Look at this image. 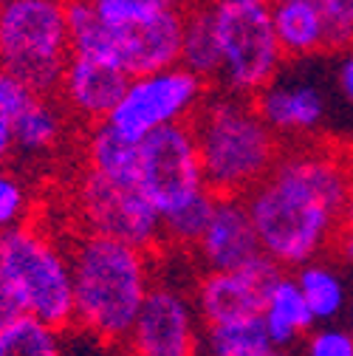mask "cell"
<instances>
[{"label": "cell", "mask_w": 353, "mask_h": 356, "mask_svg": "<svg viewBox=\"0 0 353 356\" xmlns=\"http://www.w3.org/2000/svg\"><path fill=\"white\" fill-rule=\"evenodd\" d=\"M350 184V153L283 145L272 172L243 195L263 254L280 269L317 260L342 232Z\"/></svg>", "instance_id": "6da1fadb"}, {"label": "cell", "mask_w": 353, "mask_h": 356, "mask_svg": "<svg viewBox=\"0 0 353 356\" xmlns=\"http://www.w3.org/2000/svg\"><path fill=\"white\" fill-rule=\"evenodd\" d=\"M68 254L74 275V328L122 348L156 283L158 252L99 232H79Z\"/></svg>", "instance_id": "7a4b0ae2"}, {"label": "cell", "mask_w": 353, "mask_h": 356, "mask_svg": "<svg viewBox=\"0 0 353 356\" xmlns=\"http://www.w3.org/2000/svg\"><path fill=\"white\" fill-rule=\"evenodd\" d=\"M190 124L215 195H246L283 153V139L263 122L249 97L217 91L204 99Z\"/></svg>", "instance_id": "3957f363"}, {"label": "cell", "mask_w": 353, "mask_h": 356, "mask_svg": "<svg viewBox=\"0 0 353 356\" xmlns=\"http://www.w3.org/2000/svg\"><path fill=\"white\" fill-rule=\"evenodd\" d=\"M0 277L20 308L57 328H74L71 254L51 229L37 220L0 232Z\"/></svg>", "instance_id": "277c9868"}, {"label": "cell", "mask_w": 353, "mask_h": 356, "mask_svg": "<svg viewBox=\"0 0 353 356\" xmlns=\"http://www.w3.org/2000/svg\"><path fill=\"white\" fill-rule=\"evenodd\" d=\"M68 60V0L0 3V71L37 94H54Z\"/></svg>", "instance_id": "5b68a950"}, {"label": "cell", "mask_w": 353, "mask_h": 356, "mask_svg": "<svg viewBox=\"0 0 353 356\" xmlns=\"http://www.w3.org/2000/svg\"><path fill=\"white\" fill-rule=\"evenodd\" d=\"M220 68L215 85L227 94L254 97L280 76L283 49L277 42L269 3L263 6H215Z\"/></svg>", "instance_id": "8992f818"}, {"label": "cell", "mask_w": 353, "mask_h": 356, "mask_svg": "<svg viewBox=\"0 0 353 356\" xmlns=\"http://www.w3.org/2000/svg\"><path fill=\"white\" fill-rule=\"evenodd\" d=\"M206 97L209 82L175 63L170 68L130 76L105 122L124 139L142 142L158 127L192 122Z\"/></svg>", "instance_id": "52a82bcc"}, {"label": "cell", "mask_w": 353, "mask_h": 356, "mask_svg": "<svg viewBox=\"0 0 353 356\" xmlns=\"http://www.w3.org/2000/svg\"><path fill=\"white\" fill-rule=\"evenodd\" d=\"M71 204L82 232H99L127 243L158 252L161 241V215L142 195L136 181L110 178L91 167H82L74 181Z\"/></svg>", "instance_id": "ba28073f"}, {"label": "cell", "mask_w": 353, "mask_h": 356, "mask_svg": "<svg viewBox=\"0 0 353 356\" xmlns=\"http://www.w3.org/2000/svg\"><path fill=\"white\" fill-rule=\"evenodd\" d=\"M133 181L161 218L209 193L190 122L158 127L139 142Z\"/></svg>", "instance_id": "9c48e42d"}, {"label": "cell", "mask_w": 353, "mask_h": 356, "mask_svg": "<svg viewBox=\"0 0 353 356\" xmlns=\"http://www.w3.org/2000/svg\"><path fill=\"white\" fill-rule=\"evenodd\" d=\"M201 314L192 300V280L158 275L130 328L124 356H201Z\"/></svg>", "instance_id": "30bf717a"}, {"label": "cell", "mask_w": 353, "mask_h": 356, "mask_svg": "<svg viewBox=\"0 0 353 356\" xmlns=\"http://www.w3.org/2000/svg\"><path fill=\"white\" fill-rule=\"evenodd\" d=\"M181 31H184V6L161 9L124 23L108 20L105 63L119 65L127 76L170 68L179 63L181 54Z\"/></svg>", "instance_id": "8fae6325"}, {"label": "cell", "mask_w": 353, "mask_h": 356, "mask_svg": "<svg viewBox=\"0 0 353 356\" xmlns=\"http://www.w3.org/2000/svg\"><path fill=\"white\" fill-rule=\"evenodd\" d=\"M280 266L260 254L235 269H201L192 280V300L201 323H227L243 317H260L269 283L277 277Z\"/></svg>", "instance_id": "7c38bea8"}, {"label": "cell", "mask_w": 353, "mask_h": 356, "mask_svg": "<svg viewBox=\"0 0 353 356\" xmlns=\"http://www.w3.org/2000/svg\"><path fill=\"white\" fill-rule=\"evenodd\" d=\"M198 269H235L263 254L243 195H217L201 238L192 246Z\"/></svg>", "instance_id": "4fadbf2b"}, {"label": "cell", "mask_w": 353, "mask_h": 356, "mask_svg": "<svg viewBox=\"0 0 353 356\" xmlns=\"http://www.w3.org/2000/svg\"><path fill=\"white\" fill-rule=\"evenodd\" d=\"M127 79L130 76L113 63L71 54L54 94L76 124L91 127L108 119V113L113 111V105L124 91Z\"/></svg>", "instance_id": "5bb4252c"}, {"label": "cell", "mask_w": 353, "mask_h": 356, "mask_svg": "<svg viewBox=\"0 0 353 356\" xmlns=\"http://www.w3.org/2000/svg\"><path fill=\"white\" fill-rule=\"evenodd\" d=\"M257 113L263 116L283 142L308 139L322 127L328 113V99L314 82L302 79H272L260 94L252 97Z\"/></svg>", "instance_id": "9a60e30c"}, {"label": "cell", "mask_w": 353, "mask_h": 356, "mask_svg": "<svg viewBox=\"0 0 353 356\" xmlns=\"http://www.w3.org/2000/svg\"><path fill=\"white\" fill-rule=\"evenodd\" d=\"M74 119L57 94H31L15 116V156L26 161H46L68 142Z\"/></svg>", "instance_id": "2e32d148"}, {"label": "cell", "mask_w": 353, "mask_h": 356, "mask_svg": "<svg viewBox=\"0 0 353 356\" xmlns=\"http://www.w3.org/2000/svg\"><path fill=\"white\" fill-rule=\"evenodd\" d=\"M269 15L286 60L328 51V20L320 0H269Z\"/></svg>", "instance_id": "e0dca14e"}, {"label": "cell", "mask_w": 353, "mask_h": 356, "mask_svg": "<svg viewBox=\"0 0 353 356\" xmlns=\"http://www.w3.org/2000/svg\"><path fill=\"white\" fill-rule=\"evenodd\" d=\"M260 320L266 325V334L274 348H291L297 345L308 331L317 325L311 308H308L297 277L277 272V277L266 289V300H263Z\"/></svg>", "instance_id": "ac0fdd59"}, {"label": "cell", "mask_w": 353, "mask_h": 356, "mask_svg": "<svg viewBox=\"0 0 353 356\" xmlns=\"http://www.w3.org/2000/svg\"><path fill=\"white\" fill-rule=\"evenodd\" d=\"M179 63L198 74L206 82H215L220 68V40L215 6L204 0H190L184 6V31H181V54Z\"/></svg>", "instance_id": "d6986e66"}, {"label": "cell", "mask_w": 353, "mask_h": 356, "mask_svg": "<svg viewBox=\"0 0 353 356\" xmlns=\"http://www.w3.org/2000/svg\"><path fill=\"white\" fill-rule=\"evenodd\" d=\"M136 150H139V142L124 139L122 133H116L108 122L85 127L82 161H85V167H91V170H97L102 175L127 178V181H133Z\"/></svg>", "instance_id": "ffe728a7"}, {"label": "cell", "mask_w": 353, "mask_h": 356, "mask_svg": "<svg viewBox=\"0 0 353 356\" xmlns=\"http://www.w3.org/2000/svg\"><path fill=\"white\" fill-rule=\"evenodd\" d=\"M272 348L260 317L209 323L201 331V356H266Z\"/></svg>", "instance_id": "44dd1931"}, {"label": "cell", "mask_w": 353, "mask_h": 356, "mask_svg": "<svg viewBox=\"0 0 353 356\" xmlns=\"http://www.w3.org/2000/svg\"><path fill=\"white\" fill-rule=\"evenodd\" d=\"M0 356H65V328L23 311L0 328Z\"/></svg>", "instance_id": "7402d4cb"}, {"label": "cell", "mask_w": 353, "mask_h": 356, "mask_svg": "<svg viewBox=\"0 0 353 356\" xmlns=\"http://www.w3.org/2000/svg\"><path fill=\"white\" fill-rule=\"evenodd\" d=\"M297 286L317 323H334L345 311V286L331 266L320 260L302 263L297 272Z\"/></svg>", "instance_id": "603a6c76"}, {"label": "cell", "mask_w": 353, "mask_h": 356, "mask_svg": "<svg viewBox=\"0 0 353 356\" xmlns=\"http://www.w3.org/2000/svg\"><path fill=\"white\" fill-rule=\"evenodd\" d=\"M215 198L217 195L209 190V193L198 195L195 201L184 204L181 209L164 215L161 218V241H164V246L172 249V252H187L190 254L192 246H195V241L201 238V232L206 227L209 215H212Z\"/></svg>", "instance_id": "cb8c5ba5"}, {"label": "cell", "mask_w": 353, "mask_h": 356, "mask_svg": "<svg viewBox=\"0 0 353 356\" xmlns=\"http://www.w3.org/2000/svg\"><path fill=\"white\" fill-rule=\"evenodd\" d=\"M34 190L31 181L15 167L0 164V232H9L34 218Z\"/></svg>", "instance_id": "d4e9b609"}, {"label": "cell", "mask_w": 353, "mask_h": 356, "mask_svg": "<svg viewBox=\"0 0 353 356\" xmlns=\"http://www.w3.org/2000/svg\"><path fill=\"white\" fill-rule=\"evenodd\" d=\"M34 91L17 76L0 71V164L15 159V116Z\"/></svg>", "instance_id": "484cf974"}, {"label": "cell", "mask_w": 353, "mask_h": 356, "mask_svg": "<svg viewBox=\"0 0 353 356\" xmlns=\"http://www.w3.org/2000/svg\"><path fill=\"white\" fill-rule=\"evenodd\" d=\"M299 356H353V334L350 328H339L331 323L314 325L302 337Z\"/></svg>", "instance_id": "4316f807"}, {"label": "cell", "mask_w": 353, "mask_h": 356, "mask_svg": "<svg viewBox=\"0 0 353 356\" xmlns=\"http://www.w3.org/2000/svg\"><path fill=\"white\" fill-rule=\"evenodd\" d=\"M85 3H91L110 23H124V20L145 17V15H153L161 9L187 6V0H85Z\"/></svg>", "instance_id": "83f0119b"}, {"label": "cell", "mask_w": 353, "mask_h": 356, "mask_svg": "<svg viewBox=\"0 0 353 356\" xmlns=\"http://www.w3.org/2000/svg\"><path fill=\"white\" fill-rule=\"evenodd\" d=\"M328 20V51L353 46V0H320Z\"/></svg>", "instance_id": "f1b7e54d"}, {"label": "cell", "mask_w": 353, "mask_h": 356, "mask_svg": "<svg viewBox=\"0 0 353 356\" xmlns=\"http://www.w3.org/2000/svg\"><path fill=\"white\" fill-rule=\"evenodd\" d=\"M336 85L339 94L353 105V46L339 51V63H336Z\"/></svg>", "instance_id": "f546056e"}, {"label": "cell", "mask_w": 353, "mask_h": 356, "mask_svg": "<svg viewBox=\"0 0 353 356\" xmlns=\"http://www.w3.org/2000/svg\"><path fill=\"white\" fill-rule=\"evenodd\" d=\"M17 314H23V308H20L15 291L6 286L3 277H0V328H3L6 323H12Z\"/></svg>", "instance_id": "4dcf8cb0"}, {"label": "cell", "mask_w": 353, "mask_h": 356, "mask_svg": "<svg viewBox=\"0 0 353 356\" xmlns=\"http://www.w3.org/2000/svg\"><path fill=\"white\" fill-rule=\"evenodd\" d=\"M339 249H342L345 260L353 266V232H350V229H342V232H339Z\"/></svg>", "instance_id": "1f68e13d"}, {"label": "cell", "mask_w": 353, "mask_h": 356, "mask_svg": "<svg viewBox=\"0 0 353 356\" xmlns=\"http://www.w3.org/2000/svg\"><path fill=\"white\" fill-rule=\"evenodd\" d=\"M209 6H263L269 0H204Z\"/></svg>", "instance_id": "d6a6232c"}, {"label": "cell", "mask_w": 353, "mask_h": 356, "mask_svg": "<svg viewBox=\"0 0 353 356\" xmlns=\"http://www.w3.org/2000/svg\"><path fill=\"white\" fill-rule=\"evenodd\" d=\"M342 229L353 232V184H350V193H347V201H345V212H342Z\"/></svg>", "instance_id": "836d02e7"}, {"label": "cell", "mask_w": 353, "mask_h": 356, "mask_svg": "<svg viewBox=\"0 0 353 356\" xmlns=\"http://www.w3.org/2000/svg\"><path fill=\"white\" fill-rule=\"evenodd\" d=\"M266 356H297V353H291L288 348H272Z\"/></svg>", "instance_id": "e575fe53"}, {"label": "cell", "mask_w": 353, "mask_h": 356, "mask_svg": "<svg viewBox=\"0 0 353 356\" xmlns=\"http://www.w3.org/2000/svg\"><path fill=\"white\" fill-rule=\"evenodd\" d=\"M350 334H353V314H350Z\"/></svg>", "instance_id": "d590c367"}, {"label": "cell", "mask_w": 353, "mask_h": 356, "mask_svg": "<svg viewBox=\"0 0 353 356\" xmlns=\"http://www.w3.org/2000/svg\"><path fill=\"white\" fill-rule=\"evenodd\" d=\"M350 164H353V153H350Z\"/></svg>", "instance_id": "8d00e7d4"}, {"label": "cell", "mask_w": 353, "mask_h": 356, "mask_svg": "<svg viewBox=\"0 0 353 356\" xmlns=\"http://www.w3.org/2000/svg\"><path fill=\"white\" fill-rule=\"evenodd\" d=\"M0 3H3V0H0Z\"/></svg>", "instance_id": "74e56055"}]
</instances>
